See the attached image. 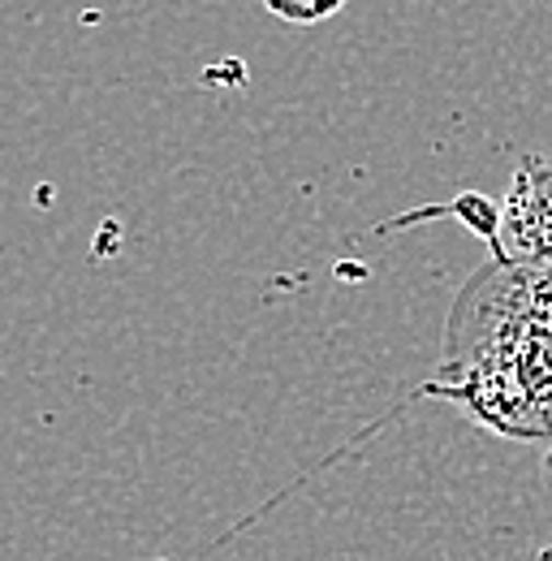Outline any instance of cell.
Wrapping results in <instances>:
<instances>
[{
  "mask_svg": "<svg viewBox=\"0 0 552 561\" xmlns=\"http://www.w3.org/2000/svg\"><path fill=\"white\" fill-rule=\"evenodd\" d=\"M501 251L552 264V156H522L501 211Z\"/></svg>",
  "mask_w": 552,
  "mask_h": 561,
  "instance_id": "6da1fadb",
  "label": "cell"
},
{
  "mask_svg": "<svg viewBox=\"0 0 552 561\" xmlns=\"http://www.w3.org/2000/svg\"><path fill=\"white\" fill-rule=\"evenodd\" d=\"M264 4L273 9L276 18L298 22V26H315V22H324V18L345 9V0H264Z\"/></svg>",
  "mask_w": 552,
  "mask_h": 561,
  "instance_id": "7a4b0ae2",
  "label": "cell"
},
{
  "mask_svg": "<svg viewBox=\"0 0 552 561\" xmlns=\"http://www.w3.org/2000/svg\"><path fill=\"white\" fill-rule=\"evenodd\" d=\"M536 561H552V545H549V549H544V553H540Z\"/></svg>",
  "mask_w": 552,
  "mask_h": 561,
  "instance_id": "3957f363",
  "label": "cell"
}]
</instances>
